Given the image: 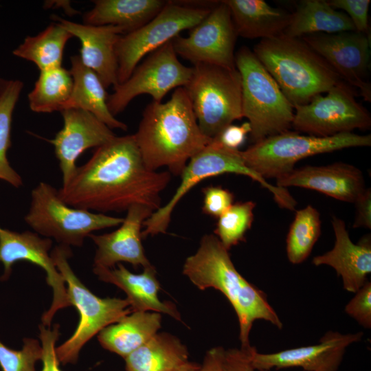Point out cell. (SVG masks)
<instances>
[{
    "instance_id": "cell-37",
    "label": "cell",
    "mask_w": 371,
    "mask_h": 371,
    "mask_svg": "<svg viewBox=\"0 0 371 371\" xmlns=\"http://www.w3.org/2000/svg\"><path fill=\"white\" fill-rule=\"evenodd\" d=\"M328 2L335 10L344 11L351 20L356 32L368 34L370 0H330Z\"/></svg>"
},
{
    "instance_id": "cell-18",
    "label": "cell",
    "mask_w": 371,
    "mask_h": 371,
    "mask_svg": "<svg viewBox=\"0 0 371 371\" xmlns=\"http://www.w3.org/2000/svg\"><path fill=\"white\" fill-rule=\"evenodd\" d=\"M61 112L63 126L49 142L54 145L66 185L76 170V162L87 149L98 148L116 135L105 124L92 113L79 109H67Z\"/></svg>"
},
{
    "instance_id": "cell-3",
    "label": "cell",
    "mask_w": 371,
    "mask_h": 371,
    "mask_svg": "<svg viewBox=\"0 0 371 371\" xmlns=\"http://www.w3.org/2000/svg\"><path fill=\"white\" fill-rule=\"evenodd\" d=\"M183 273L199 289L213 288L227 297L238 319L241 347L251 346L249 334L256 320L282 328L283 324L265 293L237 271L229 250L214 234L202 237L197 251L186 258Z\"/></svg>"
},
{
    "instance_id": "cell-27",
    "label": "cell",
    "mask_w": 371,
    "mask_h": 371,
    "mask_svg": "<svg viewBox=\"0 0 371 371\" xmlns=\"http://www.w3.org/2000/svg\"><path fill=\"white\" fill-rule=\"evenodd\" d=\"M163 0H97L83 16L85 24L115 25L125 34L141 27L153 19L165 6Z\"/></svg>"
},
{
    "instance_id": "cell-40",
    "label": "cell",
    "mask_w": 371,
    "mask_h": 371,
    "mask_svg": "<svg viewBox=\"0 0 371 371\" xmlns=\"http://www.w3.org/2000/svg\"><path fill=\"white\" fill-rule=\"evenodd\" d=\"M251 131V128L248 122H245L241 125L232 124L223 128L212 139L226 148L238 150Z\"/></svg>"
},
{
    "instance_id": "cell-1",
    "label": "cell",
    "mask_w": 371,
    "mask_h": 371,
    "mask_svg": "<svg viewBox=\"0 0 371 371\" xmlns=\"http://www.w3.org/2000/svg\"><path fill=\"white\" fill-rule=\"evenodd\" d=\"M170 178L169 171L146 168L134 135L115 136L77 167L58 192L66 204L97 213L121 212L135 205L155 212L161 207V194Z\"/></svg>"
},
{
    "instance_id": "cell-5",
    "label": "cell",
    "mask_w": 371,
    "mask_h": 371,
    "mask_svg": "<svg viewBox=\"0 0 371 371\" xmlns=\"http://www.w3.org/2000/svg\"><path fill=\"white\" fill-rule=\"evenodd\" d=\"M241 78L242 113L248 119L253 143L289 131L294 107L253 51L241 47L235 54Z\"/></svg>"
},
{
    "instance_id": "cell-10",
    "label": "cell",
    "mask_w": 371,
    "mask_h": 371,
    "mask_svg": "<svg viewBox=\"0 0 371 371\" xmlns=\"http://www.w3.org/2000/svg\"><path fill=\"white\" fill-rule=\"evenodd\" d=\"M24 219L36 234L69 247H80L93 232L120 225L124 221V218L71 207L62 201L58 190L45 182L32 190Z\"/></svg>"
},
{
    "instance_id": "cell-44",
    "label": "cell",
    "mask_w": 371,
    "mask_h": 371,
    "mask_svg": "<svg viewBox=\"0 0 371 371\" xmlns=\"http://www.w3.org/2000/svg\"><path fill=\"white\" fill-rule=\"evenodd\" d=\"M199 367L196 363L187 361L178 371H199Z\"/></svg>"
},
{
    "instance_id": "cell-45",
    "label": "cell",
    "mask_w": 371,
    "mask_h": 371,
    "mask_svg": "<svg viewBox=\"0 0 371 371\" xmlns=\"http://www.w3.org/2000/svg\"><path fill=\"white\" fill-rule=\"evenodd\" d=\"M262 371H270V370H262Z\"/></svg>"
},
{
    "instance_id": "cell-12",
    "label": "cell",
    "mask_w": 371,
    "mask_h": 371,
    "mask_svg": "<svg viewBox=\"0 0 371 371\" xmlns=\"http://www.w3.org/2000/svg\"><path fill=\"white\" fill-rule=\"evenodd\" d=\"M177 56L172 40L149 54L126 81L113 87L114 92L107 98L111 114L115 116L123 111L141 94H148L153 102H161L170 91L184 87L192 68L183 65Z\"/></svg>"
},
{
    "instance_id": "cell-43",
    "label": "cell",
    "mask_w": 371,
    "mask_h": 371,
    "mask_svg": "<svg viewBox=\"0 0 371 371\" xmlns=\"http://www.w3.org/2000/svg\"><path fill=\"white\" fill-rule=\"evenodd\" d=\"M225 351L222 346L214 347L207 351L199 371H224Z\"/></svg>"
},
{
    "instance_id": "cell-2",
    "label": "cell",
    "mask_w": 371,
    "mask_h": 371,
    "mask_svg": "<svg viewBox=\"0 0 371 371\" xmlns=\"http://www.w3.org/2000/svg\"><path fill=\"white\" fill-rule=\"evenodd\" d=\"M134 137L148 169L166 167L175 175L212 139L201 132L184 87L175 89L166 102L148 104Z\"/></svg>"
},
{
    "instance_id": "cell-19",
    "label": "cell",
    "mask_w": 371,
    "mask_h": 371,
    "mask_svg": "<svg viewBox=\"0 0 371 371\" xmlns=\"http://www.w3.org/2000/svg\"><path fill=\"white\" fill-rule=\"evenodd\" d=\"M153 212L147 206L133 205L126 211L117 229L101 235L90 234L89 237L97 247L93 267L113 268L122 262L130 263L135 268L151 266L142 245V227Z\"/></svg>"
},
{
    "instance_id": "cell-30",
    "label": "cell",
    "mask_w": 371,
    "mask_h": 371,
    "mask_svg": "<svg viewBox=\"0 0 371 371\" xmlns=\"http://www.w3.org/2000/svg\"><path fill=\"white\" fill-rule=\"evenodd\" d=\"M73 36L58 23L34 36H27L12 54L34 63L40 71L61 67L65 46Z\"/></svg>"
},
{
    "instance_id": "cell-24",
    "label": "cell",
    "mask_w": 371,
    "mask_h": 371,
    "mask_svg": "<svg viewBox=\"0 0 371 371\" xmlns=\"http://www.w3.org/2000/svg\"><path fill=\"white\" fill-rule=\"evenodd\" d=\"M238 36L266 39L279 36L287 27L291 13L263 0H225Z\"/></svg>"
},
{
    "instance_id": "cell-41",
    "label": "cell",
    "mask_w": 371,
    "mask_h": 371,
    "mask_svg": "<svg viewBox=\"0 0 371 371\" xmlns=\"http://www.w3.org/2000/svg\"><path fill=\"white\" fill-rule=\"evenodd\" d=\"M254 346L231 348L225 351L224 371H256L251 363Z\"/></svg>"
},
{
    "instance_id": "cell-6",
    "label": "cell",
    "mask_w": 371,
    "mask_h": 371,
    "mask_svg": "<svg viewBox=\"0 0 371 371\" xmlns=\"http://www.w3.org/2000/svg\"><path fill=\"white\" fill-rule=\"evenodd\" d=\"M225 173L243 175L257 181L273 194L280 207L291 210L296 205L295 199L286 188L269 183L249 168L239 150L226 148L212 139L205 148L188 161L181 175V183L170 199L144 222L142 238L166 233L172 211L183 196L203 180Z\"/></svg>"
},
{
    "instance_id": "cell-8",
    "label": "cell",
    "mask_w": 371,
    "mask_h": 371,
    "mask_svg": "<svg viewBox=\"0 0 371 371\" xmlns=\"http://www.w3.org/2000/svg\"><path fill=\"white\" fill-rule=\"evenodd\" d=\"M371 145V135L353 133L330 137L302 135L286 131L267 137L243 151L240 155L246 166L263 179L286 175L300 160L322 153L351 147Z\"/></svg>"
},
{
    "instance_id": "cell-13",
    "label": "cell",
    "mask_w": 371,
    "mask_h": 371,
    "mask_svg": "<svg viewBox=\"0 0 371 371\" xmlns=\"http://www.w3.org/2000/svg\"><path fill=\"white\" fill-rule=\"evenodd\" d=\"M326 93L294 107L292 127L295 131L330 137L370 127V114L357 102L350 85L341 80Z\"/></svg>"
},
{
    "instance_id": "cell-25",
    "label": "cell",
    "mask_w": 371,
    "mask_h": 371,
    "mask_svg": "<svg viewBox=\"0 0 371 371\" xmlns=\"http://www.w3.org/2000/svg\"><path fill=\"white\" fill-rule=\"evenodd\" d=\"M71 64L69 71L73 79V87L63 110L82 109L92 113L111 129L126 131V124L117 120L110 112L106 88L98 75L83 65L79 56H71Z\"/></svg>"
},
{
    "instance_id": "cell-14",
    "label": "cell",
    "mask_w": 371,
    "mask_h": 371,
    "mask_svg": "<svg viewBox=\"0 0 371 371\" xmlns=\"http://www.w3.org/2000/svg\"><path fill=\"white\" fill-rule=\"evenodd\" d=\"M186 37L172 39L177 56L196 64L235 69L237 33L227 4L221 1Z\"/></svg>"
},
{
    "instance_id": "cell-4",
    "label": "cell",
    "mask_w": 371,
    "mask_h": 371,
    "mask_svg": "<svg viewBox=\"0 0 371 371\" xmlns=\"http://www.w3.org/2000/svg\"><path fill=\"white\" fill-rule=\"evenodd\" d=\"M253 52L293 107L308 103L341 80L301 38L282 34L261 39Z\"/></svg>"
},
{
    "instance_id": "cell-15",
    "label": "cell",
    "mask_w": 371,
    "mask_h": 371,
    "mask_svg": "<svg viewBox=\"0 0 371 371\" xmlns=\"http://www.w3.org/2000/svg\"><path fill=\"white\" fill-rule=\"evenodd\" d=\"M52 246V239L41 238L36 232H16L0 226V264L3 267L0 280L9 279L12 266L18 261H27L42 268L53 292L52 304L41 317L42 324L48 327L57 311L71 306L65 282L49 253Z\"/></svg>"
},
{
    "instance_id": "cell-7",
    "label": "cell",
    "mask_w": 371,
    "mask_h": 371,
    "mask_svg": "<svg viewBox=\"0 0 371 371\" xmlns=\"http://www.w3.org/2000/svg\"><path fill=\"white\" fill-rule=\"evenodd\" d=\"M50 254L65 282L69 302L80 315L75 332L56 347V354L60 363L74 364L78 360L82 348L89 340L132 311L126 298L99 297L80 280L68 261L71 256L69 246L59 245Z\"/></svg>"
},
{
    "instance_id": "cell-26",
    "label": "cell",
    "mask_w": 371,
    "mask_h": 371,
    "mask_svg": "<svg viewBox=\"0 0 371 371\" xmlns=\"http://www.w3.org/2000/svg\"><path fill=\"white\" fill-rule=\"evenodd\" d=\"M161 322V314L157 312H131L103 328L98 339L104 349L124 359L158 332Z\"/></svg>"
},
{
    "instance_id": "cell-21",
    "label": "cell",
    "mask_w": 371,
    "mask_h": 371,
    "mask_svg": "<svg viewBox=\"0 0 371 371\" xmlns=\"http://www.w3.org/2000/svg\"><path fill=\"white\" fill-rule=\"evenodd\" d=\"M276 186L310 189L349 203H355L366 189L362 172L355 166L344 162L294 168L276 179Z\"/></svg>"
},
{
    "instance_id": "cell-39",
    "label": "cell",
    "mask_w": 371,
    "mask_h": 371,
    "mask_svg": "<svg viewBox=\"0 0 371 371\" xmlns=\"http://www.w3.org/2000/svg\"><path fill=\"white\" fill-rule=\"evenodd\" d=\"M59 328V324H55L53 328L42 324L39 325V338L43 350L41 371H62L56 354V343L60 335Z\"/></svg>"
},
{
    "instance_id": "cell-33",
    "label": "cell",
    "mask_w": 371,
    "mask_h": 371,
    "mask_svg": "<svg viewBox=\"0 0 371 371\" xmlns=\"http://www.w3.org/2000/svg\"><path fill=\"white\" fill-rule=\"evenodd\" d=\"M321 234L320 214L308 205L297 210L286 240L288 260L291 264L303 262L311 254Z\"/></svg>"
},
{
    "instance_id": "cell-34",
    "label": "cell",
    "mask_w": 371,
    "mask_h": 371,
    "mask_svg": "<svg viewBox=\"0 0 371 371\" xmlns=\"http://www.w3.org/2000/svg\"><path fill=\"white\" fill-rule=\"evenodd\" d=\"M255 207L252 201L237 202L218 218L214 235L227 250L245 240L254 221Z\"/></svg>"
},
{
    "instance_id": "cell-20",
    "label": "cell",
    "mask_w": 371,
    "mask_h": 371,
    "mask_svg": "<svg viewBox=\"0 0 371 371\" xmlns=\"http://www.w3.org/2000/svg\"><path fill=\"white\" fill-rule=\"evenodd\" d=\"M52 19L80 40L79 56L82 63L98 75L104 87L116 86L118 65L115 47L121 36L125 34L124 29L111 25L80 24L58 16H53Z\"/></svg>"
},
{
    "instance_id": "cell-42",
    "label": "cell",
    "mask_w": 371,
    "mask_h": 371,
    "mask_svg": "<svg viewBox=\"0 0 371 371\" xmlns=\"http://www.w3.org/2000/svg\"><path fill=\"white\" fill-rule=\"evenodd\" d=\"M356 215L353 228L371 229V190L365 189L355 201Z\"/></svg>"
},
{
    "instance_id": "cell-9",
    "label": "cell",
    "mask_w": 371,
    "mask_h": 371,
    "mask_svg": "<svg viewBox=\"0 0 371 371\" xmlns=\"http://www.w3.org/2000/svg\"><path fill=\"white\" fill-rule=\"evenodd\" d=\"M192 68L184 88L201 132L212 139L243 117L240 75L236 67L200 63Z\"/></svg>"
},
{
    "instance_id": "cell-23",
    "label": "cell",
    "mask_w": 371,
    "mask_h": 371,
    "mask_svg": "<svg viewBox=\"0 0 371 371\" xmlns=\"http://www.w3.org/2000/svg\"><path fill=\"white\" fill-rule=\"evenodd\" d=\"M117 266V268L93 267V272L99 280L117 286L126 293L132 312L165 313L181 320L180 313L174 304L159 300L160 284L153 265L144 268L139 274L129 271L121 263Z\"/></svg>"
},
{
    "instance_id": "cell-11",
    "label": "cell",
    "mask_w": 371,
    "mask_h": 371,
    "mask_svg": "<svg viewBox=\"0 0 371 371\" xmlns=\"http://www.w3.org/2000/svg\"><path fill=\"white\" fill-rule=\"evenodd\" d=\"M213 8L191 6L169 1L147 23L123 34L115 47L118 84L130 77L144 57L179 35L181 32L193 28Z\"/></svg>"
},
{
    "instance_id": "cell-32",
    "label": "cell",
    "mask_w": 371,
    "mask_h": 371,
    "mask_svg": "<svg viewBox=\"0 0 371 371\" xmlns=\"http://www.w3.org/2000/svg\"><path fill=\"white\" fill-rule=\"evenodd\" d=\"M23 84L19 80L0 78V179L15 188L23 185L20 175L10 166L7 153L10 146L12 113Z\"/></svg>"
},
{
    "instance_id": "cell-16",
    "label": "cell",
    "mask_w": 371,
    "mask_h": 371,
    "mask_svg": "<svg viewBox=\"0 0 371 371\" xmlns=\"http://www.w3.org/2000/svg\"><path fill=\"white\" fill-rule=\"evenodd\" d=\"M301 38L350 86L371 101V85L366 80L370 65V38L356 31L313 34Z\"/></svg>"
},
{
    "instance_id": "cell-17",
    "label": "cell",
    "mask_w": 371,
    "mask_h": 371,
    "mask_svg": "<svg viewBox=\"0 0 371 371\" xmlns=\"http://www.w3.org/2000/svg\"><path fill=\"white\" fill-rule=\"evenodd\" d=\"M363 337V332L342 334L329 330L315 345L267 354L259 353L254 347L251 363L256 371L293 367H300L305 371H337L347 348Z\"/></svg>"
},
{
    "instance_id": "cell-31",
    "label": "cell",
    "mask_w": 371,
    "mask_h": 371,
    "mask_svg": "<svg viewBox=\"0 0 371 371\" xmlns=\"http://www.w3.org/2000/svg\"><path fill=\"white\" fill-rule=\"evenodd\" d=\"M73 79L62 66L40 71L34 87L28 94L30 107L36 113L62 111L69 99Z\"/></svg>"
},
{
    "instance_id": "cell-35",
    "label": "cell",
    "mask_w": 371,
    "mask_h": 371,
    "mask_svg": "<svg viewBox=\"0 0 371 371\" xmlns=\"http://www.w3.org/2000/svg\"><path fill=\"white\" fill-rule=\"evenodd\" d=\"M21 350H16L0 341V368L2 371H36V363L41 360V342L33 338L23 340Z\"/></svg>"
},
{
    "instance_id": "cell-38",
    "label": "cell",
    "mask_w": 371,
    "mask_h": 371,
    "mask_svg": "<svg viewBox=\"0 0 371 371\" xmlns=\"http://www.w3.org/2000/svg\"><path fill=\"white\" fill-rule=\"evenodd\" d=\"M204 214L214 218L221 216L234 203V194L221 186H208L202 189Z\"/></svg>"
},
{
    "instance_id": "cell-29",
    "label": "cell",
    "mask_w": 371,
    "mask_h": 371,
    "mask_svg": "<svg viewBox=\"0 0 371 371\" xmlns=\"http://www.w3.org/2000/svg\"><path fill=\"white\" fill-rule=\"evenodd\" d=\"M124 361L126 371H178L188 361V351L175 336L157 333Z\"/></svg>"
},
{
    "instance_id": "cell-36",
    "label": "cell",
    "mask_w": 371,
    "mask_h": 371,
    "mask_svg": "<svg viewBox=\"0 0 371 371\" xmlns=\"http://www.w3.org/2000/svg\"><path fill=\"white\" fill-rule=\"evenodd\" d=\"M345 306V312L366 329L371 328V282L367 281Z\"/></svg>"
},
{
    "instance_id": "cell-22",
    "label": "cell",
    "mask_w": 371,
    "mask_h": 371,
    "mask_svg": "<svg viewBox=\"0 0 371 371\" xmlns=\"http://www.w3.org/2000/svg\"><path fill=\"white\" fill-rule=\"evenodd\" d=\"M332 225L335 238L333 248L314 257L312 263L333 267L341 278L344 289L355 293L368 281L371 273L370 236H366L355 244L342 219L333 216Z\"/></svg>"
},
{
    "instance_id": "cell-28",
    "label": "cell",
    "mask_w": 371,
    "mask_h": 371,
    "mask_svg": "<svg viewBox=\"0 0 371 371\" xmlns=\"http://www.w3.org/2000/svg\"><path fill=\"white\" fill-rule=\"evenodd\" d=\"M355 31L349 17L324 0L301 1L291 14L284 34L295 38L313 34H334Z\"/></svg>"
}]
</instances>
